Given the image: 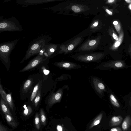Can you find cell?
<instances>
[{"mask_svg": "<svg viewBox=\"0 0 131 131\" xmlns=\"http://www.w3.org/2000/svg\"><path fill=\"white\" fill-rule=\"evenodd\" d=\"M83 38L82 36L77 37L66 44L60 45L58 54L64 53L67 54L70 53L82 41Z\"/></svg>", "mask_w": 131, "mask_h": 131, "instance_id": "30bf717a", "label": "cell"}, {"mask_svg": "<svg viewBox=\"0 0 131 131\" xmlns=\"http://www.w3.org/2000/svg\"><path fill=\"white\" fill-rule=\"evenodd\" d=\"M131 67V65L127 64L125 61L115 60L103 62L96 67L98 69L107 70L111 69L117 70Z\"/></svg>", "mask_w": 131, "mask_h": 131, "instance_id": "5b68a950", "label": "cell"}, {"mask_svg": "<svg viewBox=\"0 0 131 131\" xmlns=\"http://www.w3.org/2000/svg\"><path fill=\"white\" fill-rule=\"evenodd\" d=\"M19 40V39L0 44V59L8 70L10 68V54Z\"/></svg>", "mask_w": 131, "mask_h": 131, "instance_id": "7a4b0ae2", "label": "cell"}, {"mask_svg": "<svg viewBox=\"0 0 131 131\" xmlns=\"http://www.w3.org/2000/svg\"><path fill=\"white\" fill-rule=\"evenodd\" d=\"M99 24V20L98 19L94 20L92 23L89 27L90 30L93 31H98Z\"/></svg>", "mask_w": 131, "mask_h": 131, "instance_id": "7402d4cb", "label": "cell"}, {"mask_svg": "<svg viewBox=\"0 0 131 131\" xmlns=\"http://www.w3.org/2000/svg\"><path fill=\"white\" fill-rule=\"evenodd\" d=\"M114 1V0H108L107 1V2L109 3H113Z\"/></svg>", "mask_w": 131, "mask_h": 131, "instance_id": "74e56055", "label": "cell"}, {"mask_svg": "<svg viewBox=\"0 0 131 131\" xmlns=\"http://www.w3.org/2000/svg\"><path fill=\"white\" fill-rule=\"evenodd\" d=\"M42 70L43 73L45 75H47L49 74L50 72L49 70L47 69L44 67L42 68Z\"/></svg>", "mask_w": 131, "mask_h": 131, "instance_id": "f546056e", "label": "cell"}, {"mask_svg": "<svg viewBox=\"0 0 131 131\" xmlns=\"http://www.w3.org/2000/svg\"><path fill=\"white\" fill-rule=\"evenodd\" d=\"M120 42L119 41H117L115 44V47H117L119 46L120 45Z\"/></svg>", "mask_w": 131, "mask_h": 131, "instance_id": "e575fe53", "label": "cell"}, {"mask_svg": "<svg viewBox=\"0 0 131 131\" xmlns=\"http://www.w3.org/2000/svg\"><path fill=\"white\" fill-rule=\"evenodd\" d=\"M71 76L70 75L67 74H63L56 78V81H61L64 80L70 79Z\"/></svg>", "mask_w": 131, "mask_h": 131, "instance_id": "4316f807", "label": "cell"}, {"mask_svg": "<svg viewBox=\"0 0 131 131\" xmlns=\"http://www.w3.org/2000/svg\"><path fill=\"white\" fill-rule=\"evenodd\" d=\"M106 54L105 53L101 52L79 53L72 55L70 57L83 62L99 63L105 57Z\"/></svg>", "mask_w": 131, "mask_h": 131, "instance_id": "3957f363", "label": "cell"}, {"mask_svg": "<svg viewBox=\"0 0 131 131\" xmlns=\"http://www.w3.org/2000/svg\"><path fill=\"white\" fill-rule=\"evenodd\" d=\"M0 94L2 97L7 104L10 109L13 110L14 105L12 96V93H6L4 90L1 84H0Z\"/></svg>", "mask_w": 131, "mask_h": 131, "instance_id": "4fadbf2b", "label": "cell"}, {"mask_svg": "<svg viewBox=\"0 0 131 131\" xmlns=\"http://www.w3.org/2000/svg\"><path fill=\"white\" fill-rule=\"evenodd\" d=\"M48 59L44 55H38L32 59L25 67L21 70L19 72L27 71L37 67L40 64Z\"/></svg>", "mask_w": 131, "mask_h": 131, "instance_id": "8fae6325", "label": "cell"}, {"mask_svg": "<svg viewBox=\"0 0 131 131\" xmlns=\"http://www.w3.org/2000/svg\"><path fill=\"white\" fill-rule=\"evenodd\" d=\"M42 82V80L39 81L34 86L30 98V100L31 101H34L38 91L41 87Z\"/></svg>", "mask_w": 131, "mask_h": 131, "instance_id": "2e32d148", "label": "cell"}, {"mask_svg": "<svg viewBox=\"0 0 131 131\" xmlns=\"http://www.w3.org/2000/svg\"><path fill=\"white\" fill-rule=\"evenodd\" d=\"M90 81L92 88L97 95L101 98H103L104 93L107 92L108 89L105 83L96 76L91 77Z\"/></svg>", "mask_w": 131, "mask_h": 131, "instance_id": "52a82bcc", "label": "cell"}, {"mask_svg": "<svg viewBox=\"0 0 131 131\" xmlns=\"http://www.w3.org/2000/svg\"><path fill=\"white\" fill-rule=\"evenodd\" d=\"M129 8L131 9V4H130L129 5Z\"/></svg>", "mask_w": 131, "mask_h": 131, "instance_id": "ab89813d", "label": "cell"}, {"mask_svg": "<svg viewBox=\"0 0 131 131\" xmlns=\"http://www.w3.org/2000/svg\"><path fill=\"white\" fill-rule=\"evenodd\" d=\"M23 28L19 22L15 17L12 16L8 18L0 17V32L4 31H21Z\"/></svg>", "mask_w": 131, "mask_h": 131, "instance_id": "277c9868", "label": "cell"}, {"mask_svg": "<svg viewBox=\"0 0 131 131\" xmlns=\"http://www.w3.org/2000/svg\"><path fill=\"white\" fill-rule=\"evenodd\" d=\"M103 115L102 113H101L95 119L90 125L89 128H91L94 126L99 124L102 119Z\"/></svg>", "mask_w": 131, "mask_h": 131, "instance_id": "44dd1931", "label": "cell"}, {"mask_svg": "<svg viewBox=\"0 0 131 131\" xmlns=\"http://www.w3.org/2000/svg\"><path fill=\"white\" fill-rule=\"evenodd\" d=\"M71 9L75 13H79L81 11V9L79 6L73 5L71 7Z\"/></svg>", "mask_w": 131, "mask_h": 131, "instance_id": "f1b7e54d", "label": "cell"}, {"mask_svg": "<svg viewBox=\"0 0 131 131\" xmlns=\"http://www.w3.org/2000/svg\"><path fill=\"white\" fill-rule=\"evenodd\" d=\"M33 83V80L32 78H30L28 79L23 85L21 93L23 95L27 94L31 88Z\"/></svg>", "mask_w": 131, "mask_h": 131, "instance_id": "9a60e30c", "label": "cell"}, {"mask_svg": "<svg viewBox=\"0 0 131 131\" xmlns=\"http://www.w3.org/2000/svg\"><path fill=\"white\" fill-rule=\"evenodd\" d=\"M5 119L7 123L12 127L15 128L18 125V124L15 121L13 116L7 113L5 114Z\"/></svg>", "mask_w": 131, "mask_h": 131, "instance_id": "d6986e66", "label": "cell"}, {"mask_svg": "<svg viewBox=\"0 0 131 131\" xmlns=\"http://www.w3.org/2000/svg\"><path fill=\"white\" fill-rule=\"evenodd\" d=\"M131 125V117L130 116H126L122 124V128L123 131H126L129 128Z\"/></svg>", "mask_w": 131, "mask_h": 131, "instance_id": "ffe728a7", "label": "cell"}, {"mask_svg": "<svg viewBox=\"0 0 131 131\" xmlns=\"http://www.w3.org/2000/svg\"><path fill=\"white\" fill-rule=\"evenodd\" d=\"M39 116L41 124L43 125H46V118L43 110L42 108H41L40 110Z\"/></svg>", "mask_w": 131, "mask_h": 131, "instance_id": "cb8c5ba5", "label": "cell"}, {"mask_svg": "<svg viewBox=\"0 0 131 131\" xmlns=\"http://www.w3.org/2000/svg\"><path fill=\"white\" fill-rule=\"evenodd\" d=\"M113 37L114 39L116 40H117L118 39V38L117 36L115 33H113Z\"/></svg>", "mask_w": 131, "mask_h": 131, "instance_id": "836d02e7", "label": "cell"}, {"mask_svg": "<svg viewBox=\"0 0 131 131\" xmlns=\"http://www.w3.org/2000/svg\"><path fill=\"white\" fill-rule=\"evenodd\" d=\"M24 109L23 112V114L25 116H27L30 115L32 112V110L31 107L29 105L26 106L24 105Z\"/></svg>", "mask_w": 131, "mask_h": 131, "instance_id": "d4e9b609", "label": "cell"}, {"mask_svg": "<svg viewBox=\"0 0 131 131\" xmlns=\"http://www.w3.org/2000/svg\"><path fill=\"white\" fill-rule=\"evenodd\" d=\"M41 87L38 92L37 95L34 101V104L35 107H37L39 103L41 98Z\"/></svg>", "mask_w": 131, "mask_h": 131, "instance_id": "603a6c76", "label": "cell"}, {"mask_svg": "<svg viewBox=\"0 0 131 131\" xmlns=\"http://www.w3.org/2000/svg\"><path fill=\"white\" fill-rule=\"evenodd\" d=\"M0 107L3 113L8 114L12 115L8 107V105L5 101L1 97L0 101Z\"/></svg>", "mask_w": 131, "mask_h": 131, "instance_id": "e0dca14e", "label": "cell"}, {"mask_svg": "<svg viewBox=\"0 0 131 131\" xmlns=\"http://www.w3.org/2000/svg\"><path fill=\"white\" fill-rule=\"evenodd\" d=\"M123 119V118L120 115L114 116L110 120V124L112 126L118 125L121 123Z\"/></svg>", "mask_w": 131, "mask_h": 131, "instance_id": "ac0fdd59", "label": "cell"}, {"mask_svg": "<svg viewBox=\"0 0 131 131\" xmlns=\"http://www.w3.org/2000/svg\"><path fill=\"white\" fill-rule=\"evenodd\" d=\"M57 131H63L62 126L59 125H58L57 126Z\"/></svg>", "mask_w": 131, "mask_h": 131, "instance_id": "d6a6232c", "label": "cell"}, {"mask_svg": "<svg viewBox=\"0 0 131 131\" xmlns=\"http://www.w3.org/2000/svg\"><path fill=\"white\" fill-rule=\"evenodd\" d=\"M113 24L114 25H117L118 24V22L117 21H115L113 22Z\"/></svg>", "mask_w": 131, "mask_h": 131, "instance_id": "8d00e7d4", "label": "cell"}, {"mask_svg": "<svg viewBox=\"0 0 131 131\" xmlns=\"http://www.w3.org/2000/svg\"><path fill=\"white\" fill-rule=\"evenodd\" d=\"M110 131H122L121 129L119 127L113 128L110 129Z\"/></svg>", "mask_w": 131, "mask_h": 131, "instance_id": "1f68e13d", "label": "cell"}, {"mask_svg": "<svg viewBox=\"0 0 131 131\" xmlns=\"http://www.w3.org/2000/svg\"><path fill=\"white\" fill-rule=\"evenodd\" d=\"M56 0H17L16 1V3L22 5L23 7H26L28 6L32 5L42 4L49 2L54 1Z\"/></svg>", "mask_w": 131, "mask_h": 131, "instance_id": "5bb4252c", "label": "cell"}, {"mask_svg": "<svg viewBox=\"0 0 131 131\" xmlns=\"http://www.w3.org/2000/svg\"><path fill=\"white\" fill-rule=\"evenodd\" d=\"M60 45L53 43L45 45L41 50L38 54L44 55L48 59L59 54Z\"/></svg>", "mask_w": 131, "mask_h": 131, "instance_id": "ba28073f", "label": "cell"}, {"mask_svg": "<svg viewBox=\"0 0 131 131\" xmlns=\"http://www.w3.org/2000/svg\"><path fill=\"white\" fill-rule=\"evenodd\" d=\"M40 116L38 113L36 114L35 118V123L36 128L39 129L40 127Z\"/></svg>", "mask_w": 131, "mask_h": 131, "instance_id": "484cf974", "label": "cell"}, {"mask_svg": "<svg viewBox=\"0 0 131 131\" xmlns=\"http://www.w3.org/2000/svg\"><path fill=\"white\" fill-rule=\"evenodd\" d=\"M51 39V37L47 35L40 36L34 39L30 43L25 55L20 63H23L32 56L38 54L44 46L48 44Z\"/></svg>", "mask_w": 131, "mask_h": 131, "instance_id": "6da1fadb", "label": "cell"}, {"mask_svg": "<svg viewBox=\"0 0 131 131\" xmlns=\"http://www.w3.org/2000/svg\"><path fill=\"white\" fill-rule=\"evenodd\" d=\"M105 11L108 14L110 15H112V12L110 11L108 9H106Z\"/></svg>", "mask_w": 131, "mask_h": 131, "instance_id": "d590c367", "label": "cell"}, {"mask_svg": "<svg viewBox=\"0 0 131 131\" xmlns=\"http://www.w3.org/2000/svg\"><path fill=\"white\" fill-rule=\"evenodd\" d=\"M123 98L129 103V105L131 107V92L124 96Z\"/></svg>", "mask_w": 131, "mask_h": 131, "instance_id": "83f0119b", "label": "cell"}, {"mask_svg": "<svg viewBox=\"0 0 131 131\" xmlns=\"http://www.w3.org/2000/svg\"><path fill=\"white\" fill-rule=\"evenodd\" d=\"M100 37L98 36L94 38L88 39L80 46L74 52L78 53L90 52L98 49Z\"/></svg>", "mask_w": 131, "mask_h": 131, "instance_id": "8992f818", "label": "cell"}, {"mask_svg": "<svg viewBox=\"0 0 131 131\" xmlns=\"http://www.w3.org/2000/svg\"><path fill=\"white\" fill-rule=\"evenodd\" d=\"M68 87L67 85H64L54 93V91L56 87L55 86L53 90L48 98L47 103L49 107H51L56 103L60 102L63 96L64 90Z\"/></svg>", "mask_w": 131, "mask_h": 131, "instance_id": "9c48e42d", "label": "cell"}, {"mask_svg": "<svg viewBox=\"0 0 131 131\" xmlns=\"http://www.w3.org/2000/svg\"><path fill=\"white\" fill-rule=\"evenodd\" d=\"M0 131H8L7 128L0 123Z\"/></svg>", "mask_w": 131, "mask_h": 131, "instance_id": "4dcf8cb0", "label": "cell"}, {"mask_svg": "<svg viewBox=\"0 0 131 131\" xmlns=\"http://www.w3.org/2000/svg\"><path fill=\"white\" fill-rule=\"evenodd\" d=\"M125 1L127 3H130L131 2V0H125Z\"/></svg>", "mask_w": 131, "mask_h": 131, "instance_id": "f35d334b", "label": "cell"}, {"mask_svg": "<svg viewBox=\"0 0 131 131\" xmlns=\"http://www.w3.org/2000/svg\"><path fill=\"white\" fill-rule=\"evenodd\" d=\"M53 64L60 69L67 70L78 69L82 67V66L79 64L69 61L57 62H54Z\"/></svg>", "mask_w": 131, "mask_h": 131, "instance_id": "7c38bea8", "label": "cell"}]
</instances>
